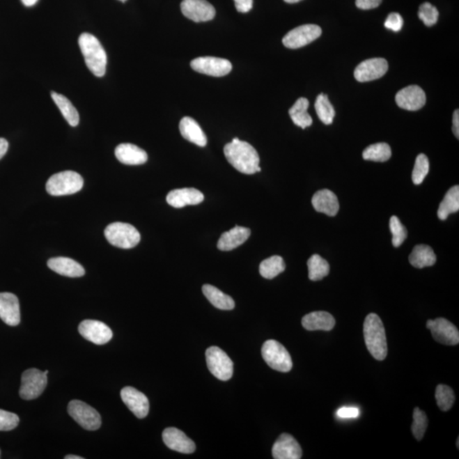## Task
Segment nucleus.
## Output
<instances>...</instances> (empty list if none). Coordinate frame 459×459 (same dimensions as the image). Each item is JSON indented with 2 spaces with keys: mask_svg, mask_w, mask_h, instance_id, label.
<instances>
[{
  "mask_svg": "<svg viewBox=\"0 0 459 459\" xmlns=\"http://www.w3.org/2000/svg\"><path fill=\"white\" fill-rule=\"evenodd\" d=\"M227 161L239 172L253 175L260 172V157L254 146L246 141H231L224 148Z\"/></svg>",
  "mask_w": 459,
  "mask_h": 459,
  "instance_id": "1",
  "label": "nucleus"
},
{
  "mask_svg": "<svg viewBox=\"0 0 459 459\" xmlns=\"http://www.w3.org/2000/svg\"><path fill=\"white\" fill-rule=\"evenodd\" d=\"M364 334L366 348L378 361H383L387 356L388 347L387 334L383 322L379 316L371 313L366 316Z\"/></svg>",
  "mask_w": 459,
  "mask_h": 459,
  "instance_id": "2",
  "label": "nucleus"
},
{
  "mask_svg": "<svg viewBox=\"0 0 459 459\" xmlns=\"http://www.w3.org/2000/svg\"><path fill=\"white\" fill-rule=\"evenodd\" d=\"M79 45L84 61L90 71L102 78L107 70V56L100 41L91 33H84L79 38Z\"/></svg>",
  "mask_w": 459,
  "mask_h": 459,
  "instance_id": "3",
  "label": "nucleus"
},
{
  "mask_svg": "<svg viewBox=\"0 0 459 459\" xmlns=\"http://www.w3.org/2000/svg\"><path fill=\"white\" fill-rule=\"evenodd\" d=\"M104 233L110 244L123 249H133L141 241L140 233L128 223H111Z\"/></svg>",
  "mask_w": 459,
  "mask_h": 459,
  "instance_id": "4",
  "label": "nucleus"
},
{
  "mask_svg": "<svg viewBox=\"0 0 459 459\" xmlns=\"http://www.w3.org/2000/svg\"><path fill=\"white\" fill-rule=\"evenodd\" d=\"M84 187V179L79 173L68 171L55 173L46 183V191L52 196H67L77 194Z\"/></svg>",
  "mask_w": 459,
  "mask_h": 459,
  "instance_id": "5",
  "label": "nucleus"
},
{
  "mask_svg": "<svg viewBox=\"0 0 459 459\" xmlns=\"http://www.w3.org/2000/svg\"><path fill=\"white\" fill-rule=\"evenodd\" d=\"M261 353L270 368L277 371L288 373L293 368L290 354L283 345L274 339H270L264 343Z\"/></svg>",
  "mask_w": 459,
  "mask_h": 459,
  "instance_id": "6",
  "label": "nucleus"
},
{
  "mask_svg": "<svg viewBox=\"0 0 459 459\" xmlns=\"http://www.w3.org/2000/svg\"><path fill=\"white\" fill-rule=\"evenodd\" d=\"M68 414L87 430H98L102 426V418L95 408L82 400H73L68 404Z\"/></svg>",
  "mask_w": 459,
  "mask_h": 459,
  "instance_id": "7",
  "label": "nucleus"
},
{
  "mask_svg": "<svg viewBox=\"0 0 459 459\" xmlns=\"http://www.w3.org/2000/svg\"><path fill=\"white\" fill-rule=\"evenodd\" d=\"M208 368L213 375L221 381L231 379L233 374V362L225 352L217 346L206 350Z\"/></svg>",
  "mask_w": 459,
  "mask_h": 459,
  "instance_id": "8",
  "label": "nucleus"
},
{
  "mask_svg": "<svg viewBox=\"0 0 459 459\" xmlns=\"http://www.w3.org/2000/svg\"><path fill=\"white\" fill-rule=\"evenodd\" d=\"M47 374L36 368L26 370L22 375V385L19 394L22 399L29 400L38 398L47 385Z\"/></svg>",
  "mask_w": 459,
  "mask_h": 459,
  "instance_id": "9",
  "label": "nucleus"
},
{
  "mask_svg": "<svg viewBox=\"0 0 459 459\" xmlns=\"http://www.w3.org/2000/svg\"><path fill=\"white\" fill-rule=\"evenodd\" d=\"M321 36L322 29L319 26L302 25L288 32L283 38V43L288 49H299L311 44Z\"/></svg>",
  "mask_w": 459,
  "mask_h": 459,
  "instance_id": "10",
  "label": "nucleus"
},
{
  "mask_svg": "<svg viewBox=\"0 0 459 459\" xmlns=\"http://www.w3.org/2000/svg\"><path fill=\"white\" fill-rule=\"evenodd\" d=\"M191 67L196 72L213 77L226 76L233 69L228 60L212 56L196 58L192 61Z\"/></svg>",
  "mask_w": 459,
  "mask_h": 459,
  "instance_id": "11",
  "label": "nucleus"
},
{
  "mask_svg": "<svg viewBox=\"0 0 459 459\" xmlns=\"http://www.w3.org/2000/svg\"><path fill=\"white\" fill-rule=\"evenodd\" d=\"M427 329L431 331L435 341L445 345H456L459 343V332L456 326L445 318L429 320Z\"/></svg>",
  "mask_w": 459,
  "mask_h": 459,
  "instance_id": "12",
  "label": "nucleus"
},
{
  "mask_svg": "<svg viewBox=\"0 0 459 459\" xmlns=\"http://www.w3.org/2000/svg\"><path fill=\"white\" fill-rule=\"evenodd\" d=\"M79 332L87 341L98 345L107 344L114 336L109 327L95 320H84L79 324Z\"/></svg>",
  "mask_w": 459,
  "mask_h": 459,
  "instance_id": "13",
  "label": "nucleus"
},
{
  "mask_svg": "<svg viewBox=\"0 0 459 459\" xmlns=\"http://www.w3.org/2000/svg\"><path fill=\"white\" fill-rule=\"evenodd\" d=\"M389 65L384 58H372L359 64L354 76L359 82H370L382 78L388 72Z\"/></svg>",
  "mask_w": 459,
  "mask_h": 459,
  "instance_id": "14",
  "label": "nucleus"
},
{
  "mask_svg": "<svg viewBox=\"0 0 459 459\" xmlns=\"http://www.w3.org/2000/svg\"><path fill=\"white\" fill-rule=\"evenodd\" d=\"M180 8L185 17L195 22L211 21L216 14L215 7L206 0H183Z\"/></svg>",
  "mask_w": 459,
  "mask_h": 459,
  "instance_id": "15",
  "label": "nucleus"
},
{
  "mask_svg": "<svg viewBox=\"0 0 459 459\" xmlns=\"http://www.w3.org/2000/svg\"><path fill=\"white\" fill-rule=\"evenodd\" d=\"M399 107L408 111H418L426 105V95L418 86H410L400 90L396 95Z\"/></svg>",
  "mask_w": 459,
  "mask_h": 459,
  "instance_id": "16",
  "label": "nucleus"
},
{
  "mask_svg": "<svg viewBox=\"0 0 459 459\" xmlns=\"http://www.w3.org/2000/svg\"><path fill=\"white\" fill-rule=\"evenodd\" d=\"M121 398L127 407L138 419H144L149 412V400L143 393L133 387H125L121 391Z\"/></svg>",
  "mask_w": 459,
  "mask_h": 459,
  "instance_id": "17",
  "label": "nucleus"
},
{
  "mask_svg": "<svg viewBox=\"0 0 459 459\" xmlns=\"http://www.w3.org/2000/svg\"><path fill=\"white\" fill-rule=\"evenodd\" d=\"M163 439L169 449L181 453L190 454L195 452L196 445L194 441L187 437L183 431L176 428H167L163 432Z\"/></svg>",
  "mask_w": 459,
  "mask_h": 459,
  "instance_id": "18",
  "label": "nucleus"
},
{
  "mask_svg": "<svg viewBox=\"0 0 459 459\" xmlns=\"http://www.w3.org/2000/svg\"><path fill=\"white\" fill-rule=\"evenodd\" d=\"M0 318L13 327L21 322L20 304L17 297L11 293H0Z\"/></svg>",
  "mask_w": 459,
  "mask_h": 459,
  "instance_id": "19",
  "label": "nucleus"
},
{
  "mask_svg": "<svg viewBox=\"0 0 459 459\" xmlns=\"http://www.w3.org/2000/svg\"><path fill=\"white\" fill-rule=\"evenodd\" d=\"M272 456L276 459H299L302 457V446L289 434H281L272 447Z\"/></svg>",
  "mask_w": 459,
  "mask_h": 459,
  "instance_id": "20",
  "label": "nucleus"
},
{
  "mask_svg": "<svg viewBox=\"0 0 459 459\" xmlns=\"http://www.w3.org/2000/svg\"><path fill=\"white\" fill-rule=\"evenodd\" d=\"M166 200L169 205L180 208L201 203L204 200V196L201 192L195 188L176 189L169 192Z\"/></svg>",
  "mask_w": 459,
  "mask_h": 459,
  "instance_id": "21",
  "label": "nucleus"
},
{
  "mask_svg": "<svg viewBox=\"0 0 459 459\" xmlns=\"http://www.w3.org/2000/svg\"><path fill=\"white\" fill-rule=\"evenodd\" d=\"M250 235H251L250 229L236 226L221 235L218 241V249L221 251H231L244 244Z\"/></svg>",
  "mask_w": 459,
  "mask_h": 459,
  "instance_id": "22",
  "label": "nucleus"
},
{
  "mask_svg": "<svg viewBox=\"0 0 459 459\" xmlns=\"http://www.w3.org/2000/svg\"><path fill=\"white\" fill-rule=\"evenodd\" d=\"M312 206L319 213L329 216H335L339 210L337 196L329 189H322L316 192L311 200Z\"/></svg>",
  "mask_w": 459,
  "mask_h": 459,
  "instance_id": "23",
  "label": "nucleus"
},
{
  "mask_svg": "<svg viewBox=\"0 0 459 459\" xmlns=\"http://www.w3.org/2000/svg\"><path fill=\"white\" fill-rule=\"evenodd\" d=\"M115 156L120 163L127 165H141L148 160V153L139 146L130 143L118 145L115 149Z\"/></svg>",
  "mask_w": 459,
  "mask_h": 459,
  "instance_id": "24",
  "label": "nucleus"
},
{
  "mask_svg": "<svg viewBox=\"0 0 459 459\" xmlns=\"http://www.w3.org/2000/svg\"><path fill=\"white\" fill-rule=\"evenodd\" d=\"M48 266L53 272L68 277H81L86 274V270L78 262L67 257L52 258L48 261Z\"/></svg>",
  "mask_w": 459,
  "mask_h": 459,
  "instance_id": "25",
  "label": "nucleus"
},
{
  "mask_svg": "<svg viewBox=\"0 0 459 459\" xmlns=\"http://www.w3.org/2000/svg\"><path fill=\"white\" fill-rule=\"evenodd\" d=\"M302 325L308 331H330L335 326V319L329 312H311L302 318Z\"/></svg>",
  "mask_w": 459,
  "mask_h": 459,
  "instance_id": "26",
  "label": "nucleus"
},
{
  "mask_svg": "<svg viewBox=\"0 0 459 459\" xmlns=\"http://www.w3.org/2000/svg\"><path fill=\"white\" fill-rule=\"evenodd\" d=\"M180 131L181 136L192 143L201 146V148L207 145V137L198 122L195 121L194 118L185 117L181 119Z\"/></svg>",
  "mask_w": 459,
  "mask_h": 459,
  "instance_id": "27",
  "label": "nucleus"
},
{
  "mask_svg": "<svg viewBox=\"0 0 459 459\" xmlns=\"http://www.w3.org/2000/svg\"><path fill=\"white\" fill-rule=\"evenodd\" d=\"M409 261L415 268L422 269L432 266L437 262V256L431 247L419 244L414 247L409 256Z\"/></svg>",
  "mask_w": 459,
  "mask_h": 459,
  "instance_id": "28",
  "label": "nucleus"
},
{
  "mask_svg": "<svg viewBox=\"0 0 459 459\" xmlns=\"http://www.w3.org/2000/svg\"><path fill=\"white\" fill-rule=\"evenodd\" d=\"M202 289L203 295L215 307L224 311L233 310L235 302L231 296L224 294L219 288L210 284L203 285Z\"/></svg>",
  "mask_w": 459,
  "mask_h": 459,
  "instance_id": "29",
  "label": "nucleus"
},
{
  "mask_svg": "<svg viewBox=\"0 0 459 459\" xmlns=\"http://www.w3.org/2000/svg\"><path fill=\"white\" fill-rule=\"evenodd\" d=\"M52 98L55 102L58 108H59L61 114L64 118L72 127H76L79 123V114L72 102L63 95L58 94L52 91Z\"/></svg>",
  "mask_w": 459,
  "mask_h": 459,
  "instance_id": "30",
  "label": "nucleus"
},
{
  "mask_svg": "<svg viewBox=\"0 0 459 459\" xmlns=\"http://www.w3.org/2000/svg\"><path fill=\"white\" fill-rule=\"evenodd\" d=\"M459 210V187L455 186L446 192L444 199L439 204L437 215L442 221H446L451 214Z\"/></svg>",
  "mask_w": 459,
  "mask_h": 459,
  "instance_id": "31",
  "label": "nucleus"
},
{
  "mask_svg": "<svg viewBox=\"0 0 459 459\" xmlns=\"http://www.w3.org/2000/svg\"><path fill=\"white\" fill-rule=\"evenodd\" d=\"M308 107V100L299 98L289 110V115H290L293 122L302 129H306L312 125V118L307 111Z\"/></svg>",
  "mask_w": 459,
  "mask_h": 459,
  "instance_id": "32",
  "label": "nucleus"
},
{
  "mask_svg": "<svg viewBox=\"0 0 459 459\" xmlns=\"http://www.w3.org/2000/svg\"><path fill=\"white\" fill-rule=\"evenodd\" d=\"M286 269V265L283 258L279 256H274L266 258L260 265V273L264 279H273L283 272Z\"/></svg>",
  "mask_w": 459,
  "mask_h": 459,
  "instance_id": "33",
  "label": "nucleus"
},
{
  "mask_svg": "<svg viewBox=\"0 0 459 459\" xmlns=\"http://www.w3.org/2000/svg\"><path fill=\"white\" fill-rule=\"evenodd\" d=\"M309 279L311 281H320L329 275L330 266L329 262L318 254H313L307 262Z\"/></svg>",
  "mask_w": 459,
  "mask_h": 459,
  "instance_id": "34",
  "label": "nucleus"
},
{
  "mask_svg": "<svg viewBox=\"0 0 459 459\" xmlns=\"http://www.w3.org/2000/svg\"><path fill=\"white\" fill-rule=\"evenodd\" d=\"M315 108L320 120L324 125H329L333 123L335 111L327 95L321 94L318 96L315 103Z\"/></svg>",
  "mask_w": 459,
  "mask_h": 459,
  "instance_id": "35",
  "label": "nucleus"
},
{
  "mask_svg": "<svg viewBox=\"0 0 459 459\" xmlns=\"http://www.w3.org/2000/svg\"><path fill=\"white\" fill-rule=\"evenodd\" d=\"M391 149L387 143H376L368 146L362 153L365 160L387 162L391 157Z\"/></svg>",
  "mask_w": 459,
  "mask_h": 459,
  "instance_id": "36",
  "label": "nucleus"
},
{
  "mask_svg": "<svg viewBox=\"0 0 459 459\" xmlns=\"http://www.w3.org/2000/svg\"><path fill=\"white\" fill-rule=\"evenodd\" d=\"M435 399L442 411H449L455 402V395L452 388L445 384H439L435 391Z\"/></svg>",
  "mask_w": 459,
  "mask_h": 459,
  "instance_id": "37",
  "label": "nucleus"
},
{
  "mask_svg": "<svg viewBox=\"0 0 459 459\" xmlns=\"http://www.w3.org/2000/svg\"><path fill=\"white\" fill-rule=\"evenodd\" d=\"M414 422H412V431L414 437L421 441L426 434L428 427V418L426 412L415 407L414 410Z\"/></svg>",
  "mask_w": 459,
  "mask_h": 459,
  "instance_id": "38",
  "label": "nucleus"
},
{
  "mask_svg": "<svg viewBox=\"0 0 459 459\" xmlns=\"http://www.w3.org/2000/svg\"><path fill=\"white\" fill-rule=\"evenodd\" d=\"M430 171V162L426 155L421 153L416 158L412 178L415 185L422 184L428 173Z\"/></svg>",
  "mask_w": 459,
  "mask_h": 459,
  "instance_id": "39",
  "label": "nucleus"
},
{
  "mask_svg": "<svg viewBox=\"0 0 459 459\" xmlns=\"http://www.w3.org/2000/svg\"><path fill=\"white\" fill-rule=\"evenodd\" d=\"M389 229L392 233V244L396 248L402 245L407 238V231L398 217L392 216L389 219Z\"/></svg>",
  "mask_w": 459,
  "mask_h": 459,
  "instance_id": "40",
  "label": "nucleus"
},
{
  "mask_svg": "<svg viewBox=\"0 0 459 459\" xmlns=\"http://www.w3.org/2000/svg\"><path fill=\"white\" fill-rule=\"evenodd\" d=\"M419 17L427 26H431L437 22L439 13L430 3H423L419 7Z\"/></svg>",
  "mask_w": 459,
  "mask_h": 459,
  "instance_id": "41",
  "label": "nucleus"
},
{
  "mask_svg": "<svg viewBox=\"0 0 459 459\" xmlns=\"http://www.w3.org/2000/svg\"><path fill=\"white\" fill-rule=\"evenodd\" d=\"M19 417L13 412L0 409V431L13 430L19 424Z\"/></svg>",
  "mask_w": 459,
  "mask_h": 459,
  "instance_id": "42",
  "label": "nucleus"
},
{
  "mask_svg": "<svg viewBox=\"0 0 459 459\" xmlns=\"http://www.w3.org/2000/svg\"><path fill=\"white\" fill-rule=\"evenodd\" d=\"M384 26L394 32H399L403 26V19L398 13H391L384 22Z\"/></svg>",
  "mask_w": 459,
  "mask_h": 459,
  "instance_id": "43",
  "label": "nucleus"
},
{
  "mask_svg": "<svg viewBox=\"0 0 459 459\" xmlns=\"http://www.w3.org/2000/svg\"><path fill=\"white\" fill-rule=\"evenodd\" d=\"M359 414H360V411H359V409L352 407H342L339 409L337 412V415L339 417V418L343 419L357 418Z\"/></svg>",
  "mask_w": 459,
  "mask_h": 459,
  "instance_id": "44",
  "label": "nucleus"
},
{
  "mask_svg": "<svg viewBox=\"0 0 459 459\" xmlns=\"http://www.w3.org/2000/svg\"><path fill=\"white\" fill-rule=\"evenodd\" d=\"M382 0H356V6L361 10H372L379 7Z\"/></svg>",
  "mask_w": 459,
  "mask_h": 459,
  "instance_id": "45",
  "label": "nucleus"
},
{
  "mask_svg": "<svg viewBox=\"0 0 459 459\" xmlns=\"http://www.w3.org/2000/svg\"><path fill=\"white\" fill-rule=\"evenodd\" d=\"M238 13H247L252 10L253 0H234Z\"/></svg>",
  "mask_w": 459,
  "mask_h": 459,
  "instance_id": "46",
  "label": "nucleus"
},
{
  "mask_svg": "<svg viewBox=\"0 0 459 459\" xmlns=\"http://www.w3.org/2000/svg\"><path fill=\"white\" fill-rule=\"evenodd\" d=\"M453 134L454 136L456 137L458 139L459 138V111L458 110H456L454 111L453 114Z\"/></svg>",
  "mask_w": 459,
  "mask_h": 459,
  "instance_id": "47",
  "label": "nucleus"
},
{
  "mask_svg": "<svg viewBox=\"0 0 459 459\" xmlns=\"http://www.w3.org/2000/svg\"><path fill=\"white\" fill-rule=\"evenodd\" d=\"M8 148H9V143L6 139L0 138V160L6 155Z\"/></svg>",
  "mask_w": 459,
  "mask_h": 459,
  "instance_id": "48",
  "label": "nucleus"
},
{
  "mask_svg": "<svg viewBox=\"0 0 459 459\" xmlns=\"http://www.w3.org/2000/svg\"><path fill=\"white\" fill-rule=\"evenodd\" d=\"M38 0H22L23 5L26 7H31L36 5Z\"/></svg>",
  "mask_w": 459,
  "mask_h": 459,
  "instance_id": "49",
  "label": "nucleus"
},
{
  "mask_svg": "<svg viewBox=\"0 0 459 459\" xmlns=\"http://www.w3.org/2000/svg\"><path fill=\"white\" fill-rule=\"evenodd\" d=\"M65 459H84L82 457L76 456V455H68L65 457Z\"/></svg>",
  "mask_w": 459,
  "mask_h": 459,
  "instance_id": "50",
  "label": "nucleus"
},
{
  "mask_svg": "<svg viewBox=\"0 0 459 459\" xmlns=\"http://www.w3.org/2000/svg\"><path fill=\"white\" fill-rule=\"evenodd\" d=\"M284 1L288 3H295L302 1V0H284Z\"/></svg>",
  "mask_w": 459,
  "mask_h": 459,
  "instance_id": "51",
  "label": "nucleus"
},
{
  "mask_svg": "<svg viewBox=\"0 0 459 459\" xmlns=\"http://www.w3.org/2000/svg\"><path fill=\"white\" fill-rule=\"evenodd\" d=\"M458 442H459V439H458H458H457V446H458V447L459 446V443H458Z\"/></svg>",
  "mask_w": 459,
  "mask_h": 459,
  "instance_id": "52",
  "label": "nucleus"
},
{
  "mask_svg": "<svg viewBox=\"0 0 459 459\" xmlns=\"http://www.w3.org/2000/svg\"><path fill=\"white\" fill-rule=\"evenodd\" d=\"M45 373V374H47V375H48V373H49L48 370H46V371Z\"/></svg>",
  "mask_w": 459,
  "mask_h": 459,
  "instance_id": "53",
  "label": "nucleus"
},
{
  "mask_svg": "<svg viewBox=\"0 0 459 459\" xmlns=\"http://www.w3.org/2000/svg\"><path fill=\"white\" fill-rule=\"evenodd\" d=\"M119 1L125 2L127 0H119Z\"/></svg>",
  "mask_w": 459,
  "mask_h": 459,
  "instance_id": "54",
  "label": "nucleus"
},
{
  "mask_svg": "<svg viewBox=\"0 0 459 459\" xmlns=\"http://www.w3.org/2000/svg\"><path fill=\"white\" fill-rule=\"evenodd\" d=\"M0 455H1V452H0Z\"/></svg>",
  "mask_w": 459,
  "mask_h": 459,
  "instance_id": "55",
  "label": "nucleus"
}]
</instances>
